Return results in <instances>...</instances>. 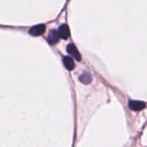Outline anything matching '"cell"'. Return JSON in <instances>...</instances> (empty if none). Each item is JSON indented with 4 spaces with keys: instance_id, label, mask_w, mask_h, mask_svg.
<instances>
[{
    "instance_id": "7a4b0ae2",
    "label": "cell",
    "mask_w": 147,
    "mask_h": 147,
    "mask_svg": "<svg viewBox=\"0 0 147 147\" xmlns=\"http://www.w3.org/2000/svg\"><path fill=\"white\" fill-rule=\"evenodd\" d=\"M128 106L133 111H141L145 107V103L140 100H130Z\"/></svg>"
},
{
    "instance_id": "6da1fadb",
    "label": "cell",
    "mask_w": 147,
    "mask_h": 147,
    "mask_svg": "<svg viewBox=\"0 0 147 147\" xmlns=\"http://www.w3.org/2000/svg\"><path fill=\"white\" fill-rule=\"evenodd\" d=\"M67 53H68L71 56H73L74 58L76 59L77 61H81V59H82L81 54L79 53L77 48H76L75 45H74L73 43H70V44L67 45Z\"/></svg>"
},
{
    "instance_id": "277c9868",
    "label": "cell",
    "mask_w": 147,
    "mask_h": 147,
    "mask_svg": "<svg viewBox=\"0 0 147 147\" xmlns=\"http://www.w3.org/2000/svg\"><path fill=\"white\" fill-rule=\"evenodd\" d=\"M60 36L58 34V31H56L55 30H50V32L49 33L48 36V41L50 44H55L58 41H59Z\"/></svg>"
},
{
    "instance_id": "8992f818",
    "label": "cell",
    "mask_w": 147,
    "mask_h": 147,
    "mask_svg": "<svg viewBox=\"0 0 147 147\" xmlns=\"http://www.w3.org/2000/svg\"><path fill=\"white\" fill-rule=\"evenodd\" d=\"M62 61H63V63H64L65 67L68 70H73L74 68H75V62H74L72 58H70L68 56H65V57H63Z\"/></svg>"
},
{
    "instance_id": "52a82bcc",
    "label": "cell",
    "mask_w": 147,
    "mask_h": 147,
    "mask_svg": "<svg viewBox=\"0 0 147 147\" xmlns=\"http://www.w3.org/2000/svg\"><path fill=\"white\" fill-rule=\"evenodd\" d=\"M79 80H80V82H82V83L87 85V84H89L92 82V76H91V75L89 73L85 72V73L82 74V75L80 76Z\"/></svg>"
},
{
    "instance_id": "5b68a950",
    "label": "cell",
    "mask_w": 147,
    "mask_h": 147,
    "mask_svg": "<svg viewBox=\"0 0 147 147\" xmlns=\"http://www.w3.org/2000/svg\"><path fill=\"white\" fill-rule=\"evenodd\" d=\"M58 34H59L60 37H61L63 39H67L68 36H69V35H70L69 29H68L67 25L63 24V25L60 26L59 30H58Z\"/></svg>"
},
{
    "instance_id": "3957f363",
    "label": "cell",
    "mask_w": 147,
    "mask_h": 147,
    "mask_svg": "<svg viewBox=\"0 0 147 147\" xmlns=\"http://www.w3.org/2000/svg\"><path fill=\"white\" fill-rule=\"evenodd\" d=\"M45 31V26L43 24H38L34 27H32L30 30V34L34 36H38L43 34Z\"/></svg>"
}]
</instances>
